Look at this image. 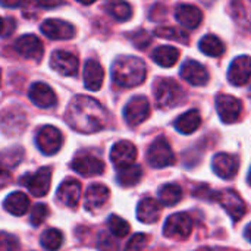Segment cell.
<instances>
[{"label":"cell","instance_id":"cell-43","mask_svg":"<svg viewBox=\"0 0 251 251\" xmlns=\"http://www.w3.org/2000/svg\"><path fill=\"white\" fill-rule=\"evenodd\" d=\"M22 0H0V4L4 7H18L21 6Z\"/></svg>","mask_w":251,"mask_h":251},{"label":"cell","instance_id":"cell-45","mask_svg":"<svg viewBox=\"0 0 251 251\" xmlns=\"http://www.w3.org/2000/svg\"><path fill=\"white\" fill-rule=\"evenodd\" d=\"M244 237H246V240L251 243V224L246 228V231H244Z\"/></svg>","mask_w":251,"mask_h":251},{"label":"cell","instance_id":"cell-1","mask_svg":"<svg viewBox=\"0 0 251 251\" xmlns=\"http://www.w3.org/2000/svg\"><path fill=\"white\" fill-rule=\"evenodd\" d=\"M66 122L76 132L94 134L106 128L107 112L96 99L88 96H76L68 106Z\"/></svg>","mask_w":251,"mask_h":251},{"label":"cell","instance_id":"cell-20","mask_svg":"<svg viewBox=\"0 0 251 251\" xmlns=\"http://www.w3.org/2000/svg\"><path fill=\"white\" fill-rule=\"evenodd\" d=\"M28 96H29V100H31L37 107H41V109L53 107V106L57 103V97H56L53 88L49 87V85L44 84V82H34V84L29 87Z\"/></svg>","mask_w":251,"mask_h":251},{"label":"cell","instance_id":"cell-21","mask_svg":"<svg viewBox=\"0 0 251 251\" xmlns=\"http://www.w3.org/2000/svg\"><path fill=\"white\" fill-rule=\"evenodd\" d=\"M57 200L66 206V207H76V204L79 203V199H81V184L71 178V179H66L60 184V187L57 188Z\"/></svg>","mask_w":251,"mask_h":251},{"label":"cell","instance_id":"cell-33","mask_svg":"<svg viewBox=\"0 0 251 251\" xmlns=\"http://www.w3.org/2000/svg\"><path fill=\"white\" fill-rule=\"evenodd\" d=\"M40 244L46 251H57L63 244V234L56 228H49L41 234Z\"/></svg>","mask_w":251,"mask_h":251},{"label":"cell","instance_id":"cell-42","mask_svg":"<svg viewBox=\"0 0 251 251\" xmlns=\"http://www.w3.org/2000/svg\"><path fill=\"white\" fill-rule=\"evenodd\" d=\"M41 7H47V9H51V7H57L60 4H63L65 0H35Z\"/></svg>","mask_w":251,"mask_h":251},{"label":"cell","instance_id":"cell-10","mask_svg":"<svg viewBox=\"0 0 251 251\" xmlns=\"http://www.w3.org/2000/svg\"><path fill=\"white\" fill-rule=\"evenodd\" d=\"M218 203L224 207V210L232 218L234 222H238L244 218L247 207L244 200L234 191V190H224L216 194Z\"/></svg>","mask_w":251,"mask_h":251},{"label":"cell","instance_id":"cell-48","mask_svg":"<svg viewBox=\"0 0 251 251\" xmlns=\"http://www.w3.org/2000/svg\"><path fill=\"white\" fill-rule=\"evenodd\" d=\"M0 84H1V71H0Z\"/></svg>","mask_w":251,"mask_h":251},{"label":"cell","instance_id":"cell-32","mask_svg":"<svg viewBox=\"0 0 251 251\" xmlns=\"http://www.w3.org/2000/svg\"><path fill=\"white\" fill-rule=\"evenodd\" d=\"M159 201L163 206H175L182 199V190L176 184H165L159 188Z\"/></svg>","mask_w":251,"mask_h":251},{"label":"cell","instance_id":"cell-27","mask_svg":"<svg viewBox=\"0 0 251 251\" xmlns=\"http://www.w3.org/2000/svg\"><path fill=\"white\" fill-rule=\"evenodd\" d=\"M3 206H4V210L9 212L10 215H13V216H22L29 209V199L26 197L25 193L15 191V193L9 194L6 197Z\"/></svg>","mask_w":251,"mask_h":251},{"label":"cell","instance_id":"cell-26","mask_svg":"<svg viewBox=\"0 0 251 251\" xmlns=\"http://www.w3.org/2000/svg\"><path fill=\"white\" fill-rule=\"evenodd\" d=\"M174 125H175L176 131H179L181 134L190 135V134H193L194 131H197L199 126L201 125V115H200L199 110L191 109V110L182 113V115L175 121Z\"/></svg>","mask_w":251,"mask_h":251},{"label":"cell","instance_id":"cell-2","mask_svg":"<svg viewBox=\"0 0 251 251\" xmlns=\"http://www.w3.org/2000/svg\"><path fill=\"white\" fill-rule=\"evenodd\" d=\"M146 75V63L134 56H121L112 65V78L115 84L124 88H132L143 84Z\"/></svg>","mask_w":251,"mask_h":251},{"label":"cell","instance_id":"cell-41","mask_svg":"<svg viewBox=\"0 0 251 251\" xmlns=\"http://www.w3.org/2000/svg\"><path fill=\"white\" fill-rule=\"evenodd\" d=\"M12 181V174L9 172V169H6L4 166L0 165V190L7 187Z\"/></svg>","mask_w":251,"mask_h":251},{"label":"cell","instance_id":"cell-40","mask_svg":"<svg viewBox=\"0 0 251 251\" xmlns=\"http://www.w3.org/2000/svg\"><path fill=\"white\" fill-rule=\"evenodd\" d=\"M129 38H131V41L134 43V46L138 47V49H146V47L151 43V35H150V32H147V31H144V29L131 32V34H129Z\"/></svg>","mask_w":251,"mask_h":251},{"label":"cell","instance_id":"cell-19","mask_svg":"<svg viewBox=\"0 0 251 251\" xmlns=\"http://www.w3.org/2000/svg\"><path fill=\"white\" fill-rule=\"evenodd\" d=\"M15 50L25 59H35L40 60V57L43 56V43L37 35L32 34H26L19 37L15 41Z\"/></svg>","mask_w":251,"mask_h":251},{"label":"cell","instance_id":"cell-28","mask_svg":"<svg viewBox=\"0 0 251 251\" xmlns=\"http://www.w3.org/2000/svg\"><path fill=\"white\" fill-rule=\"evenodd\" d=\"M153 60L162 68H172L179 59V50L174 46H159L151 54Z\"/></svg>","mask_w":251,"mask_h":251},{"label":"cell","instance_id":"cell-46","mask_svg":"<svg viewBox=\"0 0 251 251\" xmlns=\"http://www.w3.org/2000/svg\"><path fill=\"white\" fill-rule=\"evenodd\" d=\"M78 3H82V4H91V3H94L96 0H76Z\"/></svg>","mask_w":251,"mask_h":251},{"label":"cell","instance_id":"cell-24","mask_svg":"<svg viewBox=\"0 0 251 251\" xmlns=\"http://www.w3.org/2000/svg\"><path fill=\"white\" fill-rule=\"evenodd\" d=\"M175 18L182 26L196 29L203 21V12L193 4H179L175 10Z\"/></svg>","mask_w":251,"mask_h":251},{"label":"cell","instance_id":"cell-37","mask_svg":"<svg viewBox=\"0 0 251 251\" xmlns=\"http://www.w3.org/2000/svg\"><path fill=\"white\" fill-rule=\"evenodd\" d=\"M97 250L99 251H119V243L109 234L101 232L97 240Z\"/></svg>","mask_w":251,"mask_h":251},{"label":"cell","instance_id":"cell-38","mask_svg":"<svg viewBox=\"0 0 251 251\" xmlns=\"http://www.w3.org/2000/svg\"><path fill=\"white\" fill-rule=\"evenodd\" d=\"M149 244V235L146 234H135L129 238L125 246V251H144Z\"/></svg>","mask_w":251,"mask_h":251},{"label":"cell","instance_id":"cell-8","mask_svg":"<svg viewBox=\"0 0 251 251\" xmlns=\"http://www.w3.org/2000/svg\"><path fill=\"white\" fill-rule=\"evenodd\" d=\"M50 181H51L50 168H41L35 174H26L21 178V184L26 187V190L35 197H43L49 193Z\"/></svg>","mask_w":251,"mask_h":251},{"label":"cell","instance_id":"cell-44","mask_svg":"<svg viewBox=\"0 0 251 251\" xmlns=\"http://www.w3.org/2000/svg\"><path fill=\"white\" fill-rule=\"evenodd\" d=\"M0 35L6 37V22L3 18H0Z\"/></svg>","mask_w":251,"mask_h":251},{"label":"cell","instance_id":"cell-3","mask_svg":"<svg viewBox=\"0 0 251 251\" xmlns=\"http://www.w3.org/2000/svg\"><path fill=\"white\" fill-rule=\"evenodd\" d=\"M182 88L181 85L171 78H162L154 85V99L159 107L168 109L181 103L182 100Z\"/></svg>","mask_w":251,"mask_h":251},{"label":"cell","instance_id":"cell-29","mask_svg":"<svg viewBox=\"0 0 251 251\" xmlns=\"http://www.w3.org/2000/svg\"><path fill=\"white\" fill-rule=\"evenodd\" d=\"M141 176H143V169L140 165H129V166H125V168H121L118 169V184L121 187H134L137 185L140 181H141Z\"/></svg>","mask_w":251,"mask_h":251},{"label":"cell","instance_id":"cell-36","mask_svg":"<svg viewBox=\"0 0 251 251\" xmlns=\"http://www.w3.org/2000/svg\"><path fill=\"white\" fill-rule=\"evenodd\" d=\"M47 215H49V209H47L46 204H43V203L35 204V206L32 207L31 216H29L31 225H32V226H40V225L46 221Z\"/></svg>","mask_w":251,"mask_h":251},{"label":"cell","instance_id":"cell-31","mask_svg":"<svg viewBox=\"0 0 251 251\" xmlns=\"http://www.w3.org/2000/svg\"><path fill=\"white\" fill-rule=\"evenodd\" d=\"M199 47H200V50L204 54H207L210 57H219V56H222L225 53V44H224V41L219 37L213 35V34L204 35L200 40Z\"/></svg>","mask_w":251,"mask_h":251},{"label":"cell","instance_id":"cell-5","mask_svg":"<svg viewBox=\"0 0 251 251\" xmlns=\"http://www.w3.org/2000/svg\"><path fill=\"white\" fill-rule=\"evenodd\" d=\"M193 219L187 213H174L171 215L163 226L165 237L171 240H187L193 232Z\"/></svg>","mask_w":251,"mask_h":251},{"label":"cell","instance_id":"cell-12","mask_svg":"<svg viewBox=\"0 0 251 251\" xmlns=\"http://www.w3.org/2000/svg\"><path fill=\"white\" fill-rule=\"evenodd\" d=\"M50 66L54 72L63 76H75L79 68V62L75 54L65 50H57L50 57Z\"/></svg>","mask_w":251,"mask_h":251},{"label":"cell","instance_id":"cell-6","mask_svg":"<svg viewBox=\"0 0 251 251\" xmlns=\"http://www.w3.org/2000/svg\"><path fill=\"white\" fill-rule=\"evenodd\" d=\"M26 128V115L18 107L12 106L0 112V129L6 135H19Z\"/></svg>","mask_w":251,"mask_h":251},{"label":"cell","instance_id":"cell-13","mask_svg":"<svg viewBox=\"0 0 251 251\" xmlns=\"http://www.w3.org/2000/svg\"><path fill=\"white\" fill-rule=\"evenodd\" d=\"M72 169L79 174L81 176H97L101 175L106 169L104 162L100 160L96 156L91 154H78L74 160H72Z\"/></svg>","mask_w":251,"mask_h":251},{"label":"cell","instance_id":"cell-16","mask_svg":"<svg viewBox=\"0 0 251 251\" xmlns=\"http://www.w3.org/2000/svg\"><path fill=\"white\" fill-rule=\"evenodd\" d=\"M213 172L222 179H232L238 174L240 160L237 156L229 153H219L212 160Z\"/></svg>","mask_w":251,"mask_h":251},{"label":"cell","instance_id":"cell-23","mask_svg":"<svg viewBox=\"0 0 251 251\" xmlns=\"http://www.w3.org/2000/svg\"><path fill=\"white\" fill-rule=\"evenodd\" d=\"M109 188L103 184H93L87 188L84 197V206L88 212H96L109 200Z\"/></svg>","mask_w":251,"mask_h":251},{"label":"cell","instance_id":"cell-30","mask_svg":"<svg viewBox=\"0 0 251 251\" xmlns=\"http://www.w3.org/2000/svg\"><path fill=\"white\" fill-rule=\"evenodd\" d=\"M104 9L112 18L119 22H125L132 16V7L125 0H106Z\"/></svg>","mask_w":251,"mask_h":251},{"label":"cell","instance_id":"cell-9","mask_svg":"<svg viewBox=\"0 0 251 251\" xmlns=\"http://www.w3.org/2000/svg\"><path fill=\"white\" fill-rule=\"evenodd\" d=\"M149 116H150V103L144 96L132 97L124 109V118L126 124L131 126H137L143 124Z\"/></svg>","mask_w":251,"mask_h":251},{"label":"cell","instance_id":"cell-11","mask_svg":"<svg viewBox=\"0 0 251 251\" xmlns=\"http://www.w3.org/2000/svg\"><path fill=\"white\" fill-rule=\"evenodd\" d=\"M216 109L219 113V118L224 124H234L238 121L241 110H243V103L228 94H219L216 97Z\"/></svg>","mask_w":251,"mask_h":251},{"label":"cell","instance_id":"cell-39","mask_svg":"<svg viewBox=\"0 0 251 251\" xmlns=\"http://www.w3.org/2000/svg\"><path fill=\"white\" fill-rule=\"evenodd\" d=\"M0 251H19V241L15 235L0 231Z\"/></svg>","mask_w":251,"mask_h":251},{"label":"cell","instance_id":"cell-34","mask_svg":"<svg viewBox=\"0 0 251 251\" xmlns=\"http://www.w3.org/2000/svg\"><path fill=\"white\" fill-rule=\"evenodd\" d=\"M107 226H109L110 232L113 234V237H116V238H125L131 231L129 224L118 215H110V218L107 221Z\"/></svg>","mask_w":251,"mask_h":251},{"label":"cell","instance_id":"cell-25","mask_svg":"<svg viewBox=\"0 0 251 251\" xmlns=\"http://www.w3.org/2000/svg\"><path fill=\"white\" fill-rule=\"evenodd\" d=\"M160 203L151 197L143 199L137 206V218L143 224H154L160 216Z\"/></svg>","mask_w":251,"mask_h":251},{"label":"cell","instance_id":"cell-18","mask_svg":"<svg viewBox=\"0 0 251 251\" xmlns=\"http://www.w3.org/2000/svg\"><path fill=\"white\" fill-rule=\"evenodd\" d=\"M181 76L191 85L201 87L209 82V71L197 60H185L181 66Z\"/></svg>","mask_w":251,"mask_h":251},{"label":"cell","instance_id":"cell-47","mask_svg":"<svg viewBox=\"0 0 251 251\" xmlns=\"http://www.w3.org/2000/svg\"><path fill=\"white\" fill-rule=\"evenodd\" d=\"M247 181H249V184L251 185V168L250 171H249V175H247Z\"/></svg>","mask_w":251,"mask_h":251},{"label":"cell","instance_id":"cell-4","mask_svg":"<svg viewBox=\"0 0 251 251\" xmlns=\"http://www.w3.org/2000/svg\"><path fill=\"white\" fill-rule=\"evenodd\" d=\"M147 160L150 166L156 169H163L175 163V154L165 137L156 138L147 150Z\"/></svg>","mask_w":251,"mask_h":251},{"label":"cell","instance_id":"cell-7","mask_svg":"<svg viewBox=\"0 0 251 251\" xmlns=\"http://www.w3.org/2000/svg\"><path fill=\"white\" fill-rule=\"evenodd\" d=\"M35 143H37L38 150L43 154L53 156L60 150V147L63 144V137L57 128L51 126V125H46V126H41L38 129L37 137H35Z\"/></svg>","mask_w":251,"mask_h":251},{"label":"cell","instance_id":"cell-14","mask_svg":"<svg viewBox=\"0 0 251 251\" xmlns=\"http://www.w3.org/2000/svg\"><path fill=\"white\" fill-rule=\"evenodd\" d=\"M41 32L50 40H71L75 37V26L60 19H46L41 24Z\"/></svg>","mask_w":251,"mask_h":251},{"label":"cell","instance_id":"cell-22","mask_svg":"<svg viewBox=\"0 0 251 251\" xmlns=\"http://www.w3.org/2000/svg\"><path fill=\"white\" fill-rule=\"evenodd\" d=\"M104 69L96 59H88L84 65V85L90 91H99L103 85Z\"/></svg>","mask_w":251,"mask_h":251},{"label":"cell","instance_id":"cell-15","mask_svg":"<svg viewBox=\"0 0 251 251\" xmlns=\"http://www.w3.org/2000/svg\"><path fill=\"white\" fill-rule=\"evenodd\" d=\"M135 159H137V147L131 141L126 140L118 141L110 150V160L118 169L134 165Z\"/></svg>","mask_w":251,"mask_h":251},{"label":"cell","instance_id":"cell-17","mask_svg":"<svg viewBox=\"0 0 251 251\" xmlns=\"http://www.w3.org/2000/svg\"><path fill=\"white\" fill-rule=\"evenodd\" d=\"M251 78V57L250 56H238L232 60L229 71H228V79L232 85L241 87L246 85Z\"/></svg>","mask_w":251,"mask_h":251},{"label":"cell","instance_id":"cell-35","mask_svg":"<svg viewBox=\"0 0 251 251\" xmlns=\"http://www.w3.org/2000/svg\"><path fill=\"white\" fill-rule=\"evenodd\" d=\"M154 34L160 38H168V40H174V41H179V43H184V44H188V34L181 31V29H176V28H172V26H159L154 29Z\"/></svg>","mask_w":251,"mask_h":251}]
</instances>
